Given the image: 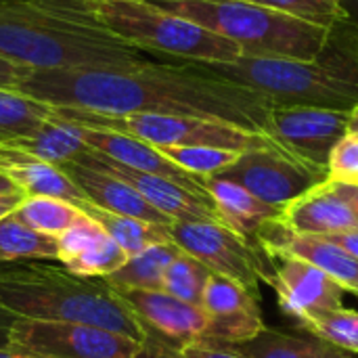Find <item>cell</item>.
Returning <instances> with one entry per match:
<instances>
[{"label": "cell", "instance_id": "1", "mask_svg": "<svg viewBox=\"0 0 358 358\" xmlns=\"http://www.w3.org/2000/svg\"><path fill=\"white\" fill-rule=\"evenodd\" d=\"M19 92L48 103L94 113H157L216 120L262 132L275 107L264 94L206 73L193 63L153 61L107 69L31 71Z\"/></svg>", "mask_w": 358, "mask_h": 358}, {"label": "cell", "instance_id": "2", "mask_svg": "<svg viewBox=\"0 0 358 358\" xmlns=\"http://www.w3.org/2000/svg\"><path fill=\"white\" fill-rule=\"evenodd\" d=\"M0 57L34 71L162 61L107 29L90 0H0Z\"/></svg>", "mask_w": 358, "mask_h": 358}, {"label": "cell", "instance_id": "3", "mask_svg": "<svg viewBox=\"0 0 358 358\" xmlns=\"http://www.w3.org/2000/svg\"><path fill=\"white\" fill-rule=\"evenodd\" d=\"M193 65L264 94L275 107H323L350 113L358 105V36L346 17L329 27L321 55L310 61L241 55L229 63Z\"/></svg>", "mask_w": 358, "mask_h": 358}, {"label": "cell", "instance_id": "4", "mask_svg": "<svg viewBox=\"0 0 358 358\" xmlns=\"http://www.w3.org/2000/svg\"><path fill=\"white\" fill-rule=\"evenodd\" d=\"M0 308L15 319L101 327L141 344L149 331L105 279H86L67 268L29 264L0 273Z\"/></svg>", "mask_w": 358, "mask_h": 358}, {"label": "cell", "instance_id": "5", "mask_svg": "<svg viewBox=\"0 0 358 358\" xmlns=\"http://www.w3.org/2000/svg\"><path fill=\"white\" fill-rule=\"evenodd\" d=\"M157 8L189 19L241 48L248 57L317 59L329 27L271 10L245 0H147Z\"/></svg>", "mask_w": 358, "mask_h": 358}, {"label": "cell", "instance_id": "6", "mask_svg": "<svg viewBox=\"0 0 358 358\" xmlns=\"http://www.w3.org/2000/svg\"><path fill=\"white\" fill-rule=\"evenodd\" d=\"M90 4L107 29L155 57L168 55L191 63H229L241 57L235 42L147 0H90Z\"/></svg>", "mask_w": 358, "mask_h": 358}, {"label": "cell", "instance_id": "7", "mask_svg": "<svg viewBox=\"0 0 358 358\" xmlns=\"http://www.w3.org/2000/svg\"><path fill=\"white\" fill-rule=\"evenodd\" d=\"M52 113L61 120L88 126L122 132L134 138H141L153 147H216L227 151H250L258 147L273 145L275 141L262 132H250L233 124L187 117V115H157V113H94L71 107H52Z\"/></svg>", "mask_w": 358, "mask_h": 358}, {"label": "cell", "instance_id": "8", "mask_svg": "<svg viewBox=\"0 0 358 358\" xmlns=\"http://www.w3.org/2000/svg\"><path fill=\"white\" fill-rule=\"evenodd\" d=\"M170 237L182 252L197 258L212 273L237 281L256 296L260 279L266 283L273 279L275 266H271V256L262 250V245L220 222H172Z\"/></svg>", "mask_w": 358, "mask_h": 358}, {"label": "cell", "instance_id": "9", "mask_svg": "<svg viewBox=\"0 0 358 358\" xmlns=\"http://www.w3.org/2000/svg\"><path fill=\"white\" fill-rule=\"evenodd\" d=\"M216 176L237 182L264 203L283 210L308 191L329 182L325 168L292 155L277 143L239 153V157Z\"/></svg>", "mask_w": 358, "mask_h": 358}, {"label": "cell", "instance_id": "10", "mask_svg": "<svg viewBox=\"0 0 358 358\" xmlns=\"http://www.w3.org/2000/svg\"><path fill=\"white\" fill-rule=\"evenodd\" d=\"M8 340L46 358H147L145 344L92 325L15 319Z\"/></svg>", "mask_w": 358, "mask_h": 358}, {"label": "cell", "instance_id": "11", "mask_svg": "<svg viewBox=\"0 0 358 358\" xmlns=\"http://www.w3.org/2000/svg\"><path fill=\"white\" fill-rule=\"evenodd\" d=\"M350 113L323 107H273L264 134L292 155L325 168L348 132Z\"/></svg>", "mask_w": 358, "mask_h": 358}, {"label": "cell", "instance_id": "12", "mask_svg": "<svg viewBox=\"0 0 358 358\" xmlns=\"http://www.w3.org/2000/svg\"><path fill=\"white\" fill-rule=\"evenodd\" d=\"M73 162L107 172L120 180H124L126 185H130L145 201H149L155 210H159L164 216H168L174 222H193V220H214L220 222L216 206L212 199L199 197L195 193H191L189 189L157 176V174H147L128 166H122L96 151L86 149L84 153H80ZM222 224V222H220Z\"/></svg>", "mask_w": 358, "mask_h": 358}, {"label": "cell", "instance_id": "13", "mask_svg": "<svg viewBox=\"0 0 358 358\" xmlns=\"http://www.w3.org/2000/svg\"><path fill=\"white\" fill-rule=\"evenodd\" d=\"M201 310L208 321L203 340L243 344L264 329L258 296L216 273L210 275L203 289Z\"/></svg>", "mask_w": 358, "mask_h": 358}, {"label": "cell", "instance_id": "14", "mask_svg": "<svg viewBox=\"0 0 358 358\" xmlns=\"http://www.w3.org/2000/svg\"><path fill=\"white\" fill-rule=\"evenodd\" d=\"M256 241L271 258L292 256L304 260L315 268H319L321 273H325L327 277H331L346 292H352L355 296H358V260L348 252H344L340 245L323 237L292 233L281 220L260 229Z\"/></svg>", "mask_w": 358, "mask_h": 358}, {"label": "cell", "instance_id": "15", "mask_svg": "<svg viewBox=\"0 0 358 358\" xmlns=\"http://www.w3.org/2000/svg\"><path fill=\"white\" fill-rule=\"evenodd\" d=\"M115 294L149 334H157L174 348L206 336V315L193 304H187L166 292L115 289Z\"/></svg>", "mask_w": 358, "mask_h": 358}, {"label": "cell", "instance_id": "16", "mask_svg": "<svg viewBox=\"0 0 358 358\" xmlns=\"http://www.w3.org/2000/svg\"><path fill=\"white\" fill-rule=\"evenodd\" d=\"M275 260H279V264L275 266L271 285L275 287L279 306L285 315L300 321L319 310L342 308L346 289L331 277L292 256H277Z\"/></svg>", "mask_w": 358, "mask_h": 358}, {"label": "cell", "instance_id": "17", "mask_svg": "<svg viewBox=\"0 0 358 358\" xmlns=\"http://www.w3.org/2000/svg\"><path fill=\"white\" fill-rule=\"evenodd\" d=\"M80 130H82V138L90 151H96L122 166H128V168H134V170H141L147 174L164 176V178L189 189L191 193H195L199 197L212 199L206 189V178H199V176L189 174L187 170L178 168L157 147H153L141 138H134V136H128L122 132H113V130L88 128V126H80Z\"/></svg>", "mask_w": 358, "mask_h": 358}, {"label": "cell", "instance_id": "18", "mask_svg": "<svg viewBox=\"0 0 358 358\" xmlns=\"http://www.w3.org/2000/svg\"><path fill=\"white\" fill-rule=\"evenodd\" d=\"M57 248L63 268L86 279H105L128 260L122 248L90 216L61 233Z\"/></svg>", "mask_w": 358, "mask_h": 358}, {"label": "cell", "instance_id": "19", "mask_svg": "<svg viewBox=\"0 0 358 358\" xmlns=\"http://www.w3.org/2000/svg\"><path fill=\"white\" fill-rule=\"evenodd\" d=\"M61 170L82 191V195L86 197L88 203H92L105 212L132 216V218H138V220H145L151 224H162V227H170L174 222L168 216H164L159 210H155L149 201H145L130 185H126L124 180H120L107 172L82 166L78 162H69V164L61 166Z\"/></svg>", "mask_w": 358, "mask_h": 358}, {"label": "cell", "instance_id": "20", "mask_svg": "<svg viewBox=\"0 0 358 358\" xmlns=\"http://www.w3.org/2000/svg\"><path fill=\"white\" fill-rule=\"evenodd\" d=\"M281 222L292 233L308 237H327L334 233L358 229L352 208L334 191L329 182L292 201L285 208Z\"/></svg>", "mask_w": 358, "mask_h": 358}, {"label": "cell", "instance_id": "21", "mask_svg": "<svg viewBox=\"0 0 358 358\" xmlns=\"http://www.w3.org/2000/svg\"><path fill=\"white\" fill-rule=\"evenodd\" d=\"M0 172H4L27 197H55L80 208L88 203L61 168L40 162L19 149L0 145Z\"/></svg>", "mask_w": 358, "mask_h": 358}, {"label": "cell", "instance_id": "22", "mask_svg": "<svg viewBox=\"0 0 358 358\" xmlns=\"http://www.w3.org/2000/svg\"><path fill=\"white\" fill-rule=\"evenodd\" d=\"M206 189L216 206L220 222L248 239H256L260 229L283 218V208L264 203L237 182L210 176L206 178Z\"/></svg>", "mask_w": 358, "mask_h": 358}, {"label": "cell", "instance_id": "23", "mask_svg": "<svg viewBox=\"0 0 358 358\" xmlns=\"http://www.w3.org/2000/svg\"><path fill=\"white\" fill-rule=\"evenodd\" d=\"M6 147L19 149L40 162L52 164L57 168L73 162L80 153H84L88 147L82 138V130L78 124L67 122L50 113V117L29 136L17 138L8 143Z\"/></svg>", "mask_w": 358, "mask_h": 358}, {"label": "cell", "instance_id": "24", "mask_svg": "<svg viewBox=\"0 0 358 358\" xmlns=\"http://www.w3.org/2000/svg\"><path fill=\"white\" fill-rule=\"evenodd\" d=\"M180 252L174 241L153 243L130 256L115 273L105 277V283L113 289L164 292V275Z\"/></svg>", "mask_w": 358, "mask_h": 358}, {"label": "cell", "instance_id": "25", "mask_svg": "<svg viewBox=\"0 0 358 358\" xmlns=\"http://www.w3.org/2000/svg\"><path fill=\"white\" fill-rule=\"evenodd\" d=\"M233 346H237L250 358H352L348 357V352L315 336L300 338L294 334H283L266 327L256 338Z\"/></svg>", "mask_w": 358, "mask_h": 358}, {"label": "cell", "instance_id": "26", "mask_svg": "<svg viewBox=\"0 0 358 358\" xmlns=\"http://www.w3.org/2000/svg\"><path fill=\"white\" fill-rule=\"evenodd\" d=\"M84 214L90 216L120 248L122 252L130 258L138 252H143L145 248L153 245V243H166L172 241L170 237V227H162V224H151L132 216H122V214H113V212H105L92 203H84L82 206Z\"/></svg>", "mask_w": 358, "mask_h": 358}, {"label": "cell", "instance_id": "27", "mask_svg": "<svg viewBox=\"0 0 358 358\" xmlns=\"http://www.w3.org/2000/svg\"><path fill=\"white\" fill-rule=\"evenodd\" d=\"M46 260H59L57 237L29 229L15 216V212L0 218V262Z\"/></svg>", "mask_w": 358, "mask_h": 358}, {"label": "cell", "instance_id": "28", "mask_svg": "<svg viewBox=\"0 0 358 358\" xmlns=\"http://www.w3.org/2000/svg\"><path fill=\"white\" fill-rule=\"evenodd\" d=\"M52 113L48 103L31 99L19 90L0 88V145L34 134Z\"/></svg>", "mask_w": 358, "mask_h": 358}, {"label": "cell", "instance_id": "29", "mask_svg": "<svg viewBox=\"0 0 358 358\" xmlns=\"http://www.w3.org/2000/svg\"><path fill=\"white\" fill-rule=\"evenodd\" d=\"M15 216L27 224L29 229L59 237L69 227H73L78 220H82L86 214L80 206L55 199V197H25L23 203L15 210Z\"/></svg>", "mask_w": 358, "mask_h": 358}, {"label": "cell", "instance_id": "30", "mask_svg": "<svg viewBox=\"0 0 358 358\" xmlns=\"http://www.w3.org/2000/svg\"><path fill=\"white\" fill-rule=\"evenodd\" d=\"M310 336L344 352H358V313L348 308L319 310L298 321Z\"/></svg>", "mask_w": 358, "mask_h": 358}, {"label": "cell", "instance_id": "31", "mask_svg": "<svg viewBox=\"0 0 358 358\" xmlns=\"http://www.w3.org/2000/svg\"><path fill=\"white\" fill-rule=\"evenodd\" d=\"M210 275L212 271L206 264H201L187 252H180L164 275V292L187 304L201 308L203 289L208 285Z\"/></svg>", "mask_w": 358, "mask_h": 358}, {"label": "cell", "instance_id": "32", "mask_svg": "<svg viewBox=\"0 0 358 358\" xmlns=\"http://www.w3.org/2000/svg\"><path fill=\"white\" fill-rule=\"evenodd\" d=\"M157 149L178 168L199 178H210L220 174L239 157L237 151H227L216 147H157Z\"/></svg>", "mask_w": 358, "mask_h": 358}, {"label": "cell", "instance_id": "33", "mask_svg": "<svg viewBox=\"0 0 358 358\" xmlns=\"http://www.w3.org/2000/svg\"><path fill=\"white\" fill-rule=\"evenodd\" d=\"M245 2H252L271 10H279V13L298 17V19L310 21L323 27H331L342 17H346L340 2L336 0H245Z\"/></svg>", "mask_w": 358, "mask_h": 358}, {"label": "cell", "instance_id": "34", "mask_svg": "<svg viewBox=\"0 0 358 358\" xmlns=\"http://www.w3.org/2000/svg\"><path fill=\"white\" fill-rule=\"evenodd\" d=\"M329 180L331 182H358V134L346 132L336 145L329 157Z\"/></svg>", "mask_w": 358, "mask_h": 358}, {"label": "cell", "instance_id": "35", "mask_svg": "<svg viewBox=\"0 0 358 358\" xmlns=\"http://www.w3.org/2000/svg\"><path fill=\"white\" fill-rule=\"evenodd\" d=\"M180 358H250L233 344L214 342V340H195L178 348Z\"/></svg>", "mask_w": 358, "mask_h": 358}, {"label": "cell", "instance_id": "36", "mask_svg": "<svg viewBox=\"0 0 358 358\" xmlns=\"http://www.w3.org/2000/svg\"><path fill=\"white\" fill-rule=\"evenodd\" d=\"M31 71L34 69H29L25 65L13 63V61L0 57V88H4V90H17L31 76Z\"/></svg>", "mask_w": 358, "mask_h": 358}, {"label": "cell", "instance_id": "37", "mask_svg": "<svg viewBox=\"0 0 358 358\" xmlns=\"http://www.w3.org/2000/svg\"><path fill=\"white\" fill-rule=\"evenodd\" d=\"M336 245H340L344 252H348L350 256H355L358 260V229H352V231H342V233H334V235H327L323 237Z\"/></svg>", "mask_w": 358, "mask_h": 358}, {"label": "cell", "instance_id": "38", "mask_svg": "<svg viewBox=\"0 0 358 358\" xmlns=\"http://www.w3.org/2000/svg\"><path fill=\"white\" fill-rule=\"evenodd\" d=\"M329 185L334 187V191H336L340 197H344V199L348 201V206L352 208L355 218H357V222H358V185L357 182H331V180H329Z\"/></svg>", "mask_w": 358, "mask_h": 358}, {"label": "cell", "instance_id": "39", "mask_svg": "<svg viewBox=\"0 0 358 358\" xmlns=\"http://www.w3.org/2000/svg\"><path fill=\"white\" fill-rule=\"evenodd\" d=\"M25 197H27L25 193L0 195V218H2V216H6V214H10V212H15V210L23 203V199H25Z\"/></svg>", "mask_w": 358, "mask_h": 358}, {"label": "cell", "instance_id": "40", "mask_svg": "<svg viewBox=\"0 0 358 358\" xmlns=\"http://www.w3.org/2000/svg\"><path fill=\"white\" fill-rule=\"evenodd\" d=\"M13 323H15V317H13L8 310L0 308V348H4V346L10 344L8 331H10V325H13Z\"/></svg>", "mask_w": 358, "mask_h": 358}, {"label": "cell", "instance_id": "41", "mask_svg": "<svg viewBox=\"0 0 358 358\" xmlns=\"http://www.w3.org/2000/svg\"><path fill=\"white\" fill-rule=\"evenodd\" d=\"M0 358H46L31 352V350H25L21 346H15V344H8L4 348H0Z\"/></svg>", "mask_w": 358, "mask_h": 358}, {"label": "cell", "instance_id": "42", "mask_svg": "<svg viewBox=\"0 0 358 358\" xmlns=\"http://www.w3.org/2000/svg\"><path fill=\"white\" fill-rule=\"evenodd\" d=\"M340 6H342L346 19L352 23V27H355L358 36V0H340Z\"/></svg>", "mask_w": 358, "mask_h": 358}, {"label": "cell", "instance_id": "43", "mask_svg": "<svg viewBox=\"0 0 358 358\" xmlns=\"http://www.w3.org/2000/svg\"><path fill=\"white\" fill-rule=\"evenodd\" d=\"M13 193H23L4 172H0V195H13Z\"/></svg>", "mask_w": 358, "mask_h": 358}, {"label": "cell", "instance_id": "44", "mask_svg": "<svg viewBox=\"0 0 358 358\" xmlns=\"http://www.w3.org/2000/svg\"><path fill=\"white\" fill-rule=\"evenodd\" d=\"M348 130L350 132H357L358 134V105L350 111V124H348Z\"/></svg>", "mask_w": 358, "mask_h": 358}, {"label": "cell", "instance_id": "45", "mask_svg": "<svg viewBox=\"0 0 358 358\" xmlns=\"http://www.w3.org/2000/svg\"><path fill=\"white\" fill-rule=\"evenodd\" d=\"M336 2H340V0H336Z\"/></svg>", "mask_w": 358, "mask_h": 358}, {"label": "cell", "instance_id": "46", "mask_svg": "<svg viewBox=\"0 0 358 358\" xmlns=\"http://www.w3.org/2000/svg\"><path fill=\"white\" fill-rule=\"evenodd\" d=\"M357 185H358V182H357Z\"/></svg>", "mask_w": 358, "mask_h": 358}]
</instances>
